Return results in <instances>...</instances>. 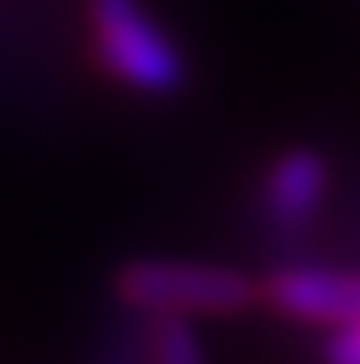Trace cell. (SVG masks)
Masks as SVG:
<instances>
[{"label": "cell", "mask_w": 360, "mask_h": 364, "mask_svg": "<svg viewBox=\"0 0 360 364\" xmlns=\"http://www.w3.org/2000/svg\"><path fill=\"white\" fill-rule=\"evenodd\" d=\"M143 327H147V356H151V364H210L206 339H201L193 318L159 314V318H143Z\"/></svg>", "instance_id": "5"}, {"label": "cell", "mask_w": 360, "mask_h": 364, "mask_svg": "<svg viewBox=\"0 0 360 364\" xmlns=\"http://www.w3.org/2000/svg\"><path fill=\"white\" fill-rule=\"evenodd\" d=\"M84 46L101 80L139 101L193 88V55L151 0H84Z\"/></svg>", "instance_id": "1"}, {"label": "cell", "mask_w": 360, "mask_h": 364, "mask_svg": "<svg viewBox=\"0 0 360 364\" xmlns=\"http://www.w3.org/2000/svg\"><path fill=\"white\" fill-rule=\"evenodd\" d=\"M260 310L285 318L293 327H344L360 318V268L319 264V259H285L255 277Z\"/></svg>", "instance_id": "4"}, {"label": "cell", "mask_w": 360, "mask_h": 364, "mask_svg": "<svg viewBox=\"0 0 360 364\" xmlns=\"http://www.w3.org/2000/svg\"><path fill=\"white\" fill-rule=\"evenodd\" d=\"M122 314H126V310H122ZM88 364H151L143 318H139V314H126L122 323H109L105 335L97 339Z\"/></svg>", "instance_id": "6"}, {"label": "cell", "mask_w": 360, "mask_h": 364, "mask_svg": "<svg viewBox=\"0 0 360 364\" xmlns=\"http://www.w3.org/2000/svg\"><path fill=\"white\" fill-rule=\"evenodd\" d=\"M335 168L331 155L314 143L281 146L255 176L252 188V222L272 247H302L331 205Z\"/></svg>", "instance_id": "3"}, {"label": "cell", "mask_w": 360, "mask_h": 364, "mask_svg": "<svg viewBox=\"0 0 360 364\" xmlns=\"http://www.w3.org/2000/svg\"><path fill=\"white\" fill-rule=\"evenodd\" d=\"M319 364H360V318L331 327L319 348Z\"/></svg>", "instance_id": "7"}, {"label": "cell", "mask_w": 360, "mask_h": 364, "mask_svg": "<svg viewBox=\"0 0 360 364\" xmlns=\"http://www.w3.org/2000/svg\"><path fill=\"white\" fill-rule=\"evenodd\" d=\"M109 293L117 310L139 318H159V314L235 318L260 301L255 277H248L243 268L214 264V259H164V255L126 259L113 272Z\"/></svg>", "instance_id": "2"}]
</instances>
